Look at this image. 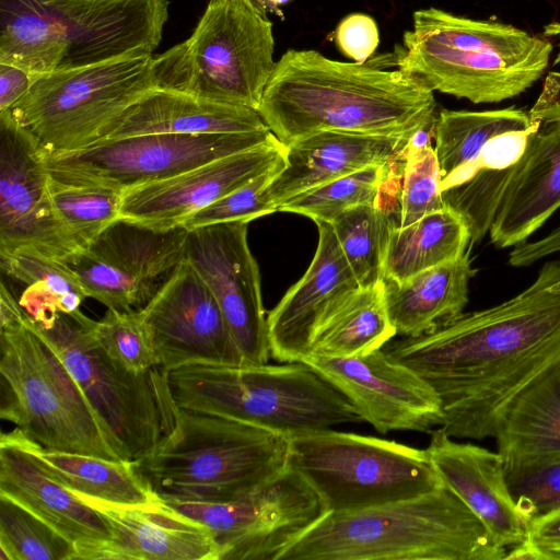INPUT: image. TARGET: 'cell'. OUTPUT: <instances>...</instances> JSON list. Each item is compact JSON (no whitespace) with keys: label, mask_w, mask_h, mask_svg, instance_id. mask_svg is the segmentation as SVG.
<instances>
[{"label":"cell","mask_w":560,"mask_h":560,"mask_svg":"<svg viewBox=\"0 0 560 560\" xmlns=\"http://www.w3.org/2000/svg\"><path fill=\"white\" fill-rule=\"evenodd\" d=\"M559 278L560 261H548L514 298L383 348L434 388L446 434L494 438L511 400L560 363V294L548 290Z\"/></svg>","instance_id":"obj_1"},{"label":"cell","mask_w":560,"mask_h":560,"mask_svg":"<svg viewBox=\"0 0 560 560\" xmlns=\"http://www.w3.org/2000/svg\"><path fill=\"white\" fill-rule=\"evenodd\" d=\"M433 91L401 70L332 60L289 49L277 61L258 113L283 143L318 131L397 137L410 141L434 127Z\"/></svg>","instance_id":"obj_2"},{"label":"cell","mask_w":560,"mask_h":560,"mask_svg":"<svg viewBox=\"0 0 560 560\" xmlns=\"http://www.w3.org/2000/svg\"><path fill=\"white\" fill-rule=\"evenodd\" d=\"M505 553L442 483L413 498L327 513L280 560H503Z\"/></svg>","instance_id":"obj_3"},{"label":"cell","mask_w":560,"mask_h":560,"mask_svg":"<svg viewBox=\"0 0 560 560\" xmlns=\"http://www.w3.org/2000/svg\"><path fill=\"white\" fill-rule=\"evenodd\" d=\"M552 49L549 40L509 24L427 8L413 12L395 65L433 92L500 103L541 78Z\"/></svg>","instance_id":"obj_4"},{"label":"cell","mask_w":560,"mask_h":560,"mask_svg":"<svg viewBox=\"0 0 560 560\" xmlns=\"http://www.w3.org/2000/svg\"><path fill=\"white\" fill-rule=\"evenodd\" d=\"M170 412V428L161 441L133 462L162 501L237 500L288 468L285 436L182 409L172 397Z\"/></svg>","instance_id":"obj_5"},{"label":"cell","mask_w":560,"mask_h":560,"mask_svg":"<svg viewBox=\"0 0 560 560\" xmlns=\"http://www.w3.org/2000/svg\"><path fill=\"white\" fill-rule=\"evenodd\" d=\"M166 383L182 409L285 438L363 421L351 401L304 362L191 364L166 372Z\"/></svg>","instance_id":"obj_6"},{"label":"cell","mask_w":560,"mask_h":560,"mask_svg":"<svg viewBox=\"0 0 560 560\" xmlns=\"http://www.w3.org/2000/svg\"><path fill=\"white\" fill-rule=\"evenodd\" d=\"M0 417L43 448L119 459L93 408L27 315L0 326Z\"/></svg>","instance_id":"obj_7"},{"label":"cell","mask_w":560,"mask_h":560,"mask_svg":"<svg viewBox=\"0 0 560 560\" xmlns=\"http://www.w3.org/2000/svg\"><path fill=\"white\" fill-rule=\"evenodd\" d=\"M272 23L248 0L209 2L192 34L153 57L158 89L258 109L275 70Z\"/></svg>","instance_id":"obj_8"},{"label":"cell","mask_w":560,"mask_h":560,"mask_svg":"<svg viewBox=\"0 0 560 560\" xmlns=\"http://www.w3.org/2000/svg\"><path fill=\"white\" fill-rule=\"evenodd\" d=\"M28 319L78 383L119 458L147 456L170 428L166 372L136 374L116 363L96 338L95 320L80 310Z\"/></svg>","instance_id":"obj_9"},{"label":"cell","mask_w":560,"mask_h":560,"mask_svg":"<svg viewBox=\"0 0 560 560\" xmlns=\"http://www.w3.org/2000/svg\"><path fill=\"white\" fill-rule=\"evenodd\" d=\"M288 467L311 486L327 513L413 498L443 483L427 448L331 429L288 438Z\"/></svg>","instance_id":"obj_10"},{"label":"cell","mask_w":560,"mask_h":560,"mask_svg":"<svg viewBox=\"0 0 560 560\" xmlns=\"http://www.w3.org/2000/svg\"><path fill=\"white\" fill-rule=\"evenodd\" d=\"M153 56H130L40 75L9 109L46 152L81 149L156 88Z\"/></svg>","instance_id":"obj_11"},{"label":"cell","mask_w":560,"mask_h":560,"mask_svg":"<svg viewBox=\"0 0 560 560\" xmlns=\"http://www.w3.org/2000/svg\"><path fill=\"white\" fill-rule=\"evenodd\" d=\"M270 130L226 135H140L63 152L44 151L59 182L118 191L159 182L266 142Z\"/></svg>","instance_id":"obj_12"},{"label":"cell","mask_w":560,"mask_h":560,"mask_svg":"<svg viewBox=\"0 0 560 560\" xmlns=\"http://www.w3.org/2000/svg\"><path fill=\"white\" fill-rule=\"evenodd\" d=\"M163 502L209 529L220 550L219 560H280L327 514L316 492L289 467L237 500Z\"/></svg>","instance_id":"obj_13"},{"label":"cell","mask_w":560,"mask_h":560,"mask_svg":"<svg viewBox=\"0 0 560 560\" xmlns=\"http://www.w3.org/2000/svg\"><path fill=\"white\" fill-rule=\"evenodd\" d=\"M188 230H158L117 219L86 248L60 260L80 280L88 298L109 310L144 307L184 258Z\"/></svg>","instance_id":"obj_14"},{"label":"cell","mask_w":560,"mask_h":560,"mask_svg":"<svg viewBox=\"0 0 560 560\" xmlns=\"http://www.w3.org/2000/svg\"><path fill=\"white\" fill-rule=\"evenodd\" d=\"M21 250L55 260L78 252L56 214L43 148L4 110L0 112V256Z\"/></svg>","instance_id":"obj_15"},{"label":"cell","mask_w":560,"mask_h":560,"mask_svg":"<svg viewBox=\"0 0 560 560\" xmlns=\"http://www.w3.org/2000/svg\"><path fill=\"white\" fill-rule=\"evenodd\" d=\"M247 229V222L237 221L190 230L184 259L215 298L245 363L266 364L271 357L267 317Z\"/></svg>","instance_id":"obj_16"},{"label":"cell","mask_w":560,"mask_h":560,"mask_svg":"<svg viewBox=\"0 0 560 560\" xmlns=\"http://www.w3.org/2000/svg\"><path fill=\"white\" fill-rule=\"evenodd\" d=\"M141 312L162 371L246 364L215 298L184 258Z\"/></svg>","instance_id":"obj_17"},{"label":"cell","mask_w":560,"mask_h":560,"mask_svg":"<svg viewBox=\"0 0 560 560\" xmlns=\"http://www.w3.org/2000/svg\"><path fill=\"white\" fill-rule=\"evenodd\" d=\"M302 362L340 390L363 421L380 433L431 432L442 420L434 388L384 349L345 358L307 357Z\"/></svg>","instance_id":"obj_18"},{"label":"cell","mask_w":560,"mask_h":560,"mask_svg":"<svg viewBox=\"0 0 560 560\" xmlns=\"http://www.w3.org/2000/svg\"><path fill=\"white\" fill-rule=\"evenodd\" d=\"M560 73H550L529 110L534 129L489 230L497 248L518 245L560 208Z\"/></svg>","instance_id":"obj_19"},{"label":"cell","mask_w":560,"mask_h":560,"mask_svg":"<svg viewBox=\"0 0 560 560\" xmlns=\"http://www.w3.org/2000/svg\"><path fill=\"white\" fill-rule=\"evenodd\" d=\"M287 145L273 133L254 148L122 192L119 218L167 230L258 175L285 165Z\"/></svg>","instance_id":"obj_20"},{"label":"cell","mask_w":560,"mask_h":560,"mask_svg":"<svg viewBox=\"0 0 560 560\" xmlns=\"http://www.w3.org/2000/svg\"><path fill=\"white\" fill-rule=\"evenodd\" d=\"M66 28L59 69L130 56H152L168 18V0H38Z\"/></svg>","instance_id":"obj_21"},{"label":"cell","mask_w":560,"mask_h":560,"mask_svg":"<svg viewBox=\"0 0 560 560\" xmlns=\"http://www.w3.org/2000/svg\"><path fill=\"white\" fill-rule=\"evenodd\" d=\"M0 495L49 524L77 550V560H100L113 541L106 520L57 480L35 456L18 429L0 440Z\"/></svg>","instance_id":"obj_22"},{"label":"cell","mask_w":560,"mask_h":560,"mask_svg":"<svg viewBox=\"0 0 560 560\" xmlns=\"http://www.w3.org/2000/svg\"><path fill=\"white\" fill-rule=\"evenodd\" d=\"M317 247L307 270L267 315L270 354L302 362L323 319L360 285L328 222H316Z\"/></svg>","instance_id":"obj_23"},{"label":"cell","mask_w":560,"mask_h":560,"mask_svg":"<svg viewBox=\"0 0 560 560\" xmlns=\"http://www.w3.org/2000/svg\"><path fill=\"white\" fill-rule=\"evenodd\" d=\"M427 452L438 475L508 550L528 537L529 521L509 489L504 460L498 452L456 442L440 428L430 432Z\"/></svg>","instance_id":"obj_24"},{"label":"cell","mask_w":560,"mask_h":560,"mask_svg":"<svg viewBox=\"0 0 560 560\" xmlns=\"http://www.w3.org/2000/svg\"><path fill=\"white\" fill-rule=\"evenodd\" d=\"M77 495L103 515L113 533L100 560H219L209 529L162 500L117 505Z\"/></svg>","instance_id":"obj_25"},{"label":"cell","mask_w":560,"mask_h":560,"mask_svg":"<svg viewBox=\"0 0 560 560\" xmlns=\"http://www.w3.org/2000/svg\"><path fill=\"white\" fill-rule=\"evenodd\" d=\"M408 141L387 136L318 131L287 144L285 165L265 189L278 211L287 200L370 165L390 164Z\"/></svg>","instance_id":"obj_26"},{"label":"cell","mask_w":560,"mask_h":560,"mask_svg":"<svg viewBox=\"0 0 560 560\" xmlns=\"http://www.w3.org/2000/svg\"><path fill=\"white\" fill-rule=\"evenodd\" d=\"M264 130L269 128L256 109L155 88L108 124L97 142L140 135H226Z\"/></svg>","instance_id":"obj_27"},{"label":"cell","mask_w":560,"mask_h":560,"mask_svg":"<svg viewBox=\"0 0 560 560\" xmlns=\"http://www.w3.org/2000/svg\"><path fill=\"white\" fill-rule=\"evenodd\" d=\"M532 118V116H530ZM534 121L526 129L491 138L472 162L442 182L444 206L456 211L470 232V245L489 233L499 205L520 167Z\"/></svg>","instance_id":"obj_28"},{"label":"cell","mask_w":560,"mask_h":560,"mask_svg":"<svg viewBox=\"0 0 560 560\" xmlns=\"http://www.w3.org/2000/svg\"><path fill=\"white\" fill-rule=\"evenodd\" d=\"M476 270L470 250L457 259L425 269L397 282L383 279L384 302L396 334L418 337L463 313L468 302V284Z\"/></svg>","instance_id":"obj_29"},{"label":"cell","mask_w":560,"mask_h":560,"mask_svg":"<svg viewBox=\"0 0 560 560\" xmlns=\"http://www.w3.org/2000/svg\"><path fill=\"white\" fill-rule=\"evenodd\" d=\"M494 438L504 468L560 452V363L511 400L500 416Z\"/></svg>","instance_id":"obj_30"},{"label":"cell","mask_w":560,"mask_h":560,"mask_svg":"<svg viewBox=\"0 0 560 560\" xmlns=\"http://www.w3.org/2000/svg\"><path fill=\"white\" fill-rule=\"evenodd\" d=\"M468 245V225L446 206L407 226L394 222L385 248L383 279L405 281L425 269L457 259Z\"/></svg>","instance_id":"obj_31"},{"label":"cell","mask_w":560,"mask_h":560,"mask_svg":"<svg viewBox=\"0 0 560 560\" xmlns=\"http://www.w3.org/2000/svg\"><path fill=\"white\" fill-rule=\"evenodd\" d=\"M28 445L45 468L75 494L117 505L161 502L133 462L50 451L31 440Z\"/></svg>","instance_id":"obj_32"},{"label":"cell","mask_w":560,"mask_h":560,"mask_svg":"<svg viewBox=\"0 0 560 560\" xmlns=\"http://www.w3.org/2000/svg\"><path fill=\"white\" fill-rule=\"evenodd\" d=\"M395 335L385 307L382 280L360 287L323 319L312 336L307 357L368 354L383 349Z\"/></svg>","instance_id":"obj_33"},{"label":"cell","mask_w":560,"mask_h":560,"mask_svg":"<svg viewBox=\"0 0 560 560\" xmlns=\"http://www.w3.org/2000/svg\"><path fill=\"white\" fill-rule=\"evenodd\" d=\"M68 51L63 25L38 0H0V63L43 75Z\"/></svg>","instance_id":"obj_34"},{"label":"cell","mask_w":560,"mask_h":560,"mask_svg":"<svg viewBox=\"0 0 560 560\" xmlns=\"http://www.w3.org/2000/svg\"><path fill=\"white\" fill-rule=\"evenodd\" d=\"M530 125L529 112L516 106L481 112L442 109L433 132L442 182L472 162L494 136Z\"/></svg>","instance_id":"obj_35"},{"label":"cell","mask_w":560,"mask_h":560,"mask_svg":"<svg viewBox=\"0 0 560 560\" xmlns=\"http://www.w3.org/2000/svg\"><path fill=\"white\" fill-rule=\"evenodd\" d=\"M0 261L4 272L26 285L19 303L33 322L75 312L88 298L78 277L60 260L21 250L0 256Z\"/></svg>","instance_id":"obj_36"},{"label":"cell","mask_w":560,"mask_h":560,"mask_svg":"<svg viewBox=\"0 0 560 560\" xmlns=\"http://www.w3.org/2000/svg\"><path fill=\"white\" fill-rule=\"evenodd\" d=\"M360 287L383 280L384 256L394 221L381 203L350 208L328 222Z\"/></svg>","instance_id":"obj_37"},{"label":"cell","mask_w":560,"mask_h":560,"mask_svg":"<svg viewBox=\"0 0 560 560\" xmlns=\"http://www.w3.org/2000/svg\"><path fill=\"white\" fill-rule=\"evenodd\" d=\"M49 190L56 214L78 250L86 248L119 219L121 191L66 184L50 175Z\"/></svg>","instance_id":"obj_38"},{"label":"cell","mask_w":560,"mask_h":560,"mask_svg":"<svg viewBox=\"0 0 560 560\" xmlns=\"http://www.w3.org/2000/svg\"><path fill=\"white\" fill-rule=\"evenodd\" d=\"M389 171L390 164L366 166L287 200L278 211L302 214L315 223L330 222L350 208L381 203Z\"/></svg>","instance_id":"obj_39"},{"label":"cell","mask_w":560,"mask_h":560,"mask_svg":"<svg viewBox=\"0 0 560 560\" xmlns=\"http://www.w3.org/2000/svg\"><path fill=\"white\" fill-rule=\"evenodd\" d=\"M0 560H77V550L49 524L0 495Z\"/></svg>","instance_id":"obj_40"},{"label":"cell","mask_w":560,"mask_h":560,"mask_svg":"<svg viewBox=\"0 0 560 560\" xmlns=\"http://www.w3.org/2000/svg\"><path fill=\"white\" fill-rule=\"evenodd\" d=\"M94 331L107 354L124 369L144 374L160 369L141 308L120 312L107 308Z\"/></svg>","instance_id":"obj_41"},{"label":"cell","mask_w":560,"mask_h":560,"mask_svg":"<svg viewBox=\"0 0 560 560\" xmlns=\"http://www.w3.org/2000/svg\"><path fill=\"white\" fill-rule=\"evenodd\" d=\"M405 167L400 191L399 226H407L423 215L442 209V174L431 142H408L402 151Z\"/></svg>","instance_id":"obj_42"},{"label":"cell","mask_w":560,"mask_h":560,"mask_svg":"<svg viewBox=\"0 0 560 560\" xmlns=\"http://www.w3.org/2000/svg\"><path fill=\"white\" fill-rule=\"evenodd\" d=\"M504 469L517 509L529 522L560 509V452Z\"/></svg>","instance_id":"obj_43"},{"label":"cell","mask_w":560,"mask_h":560,"mask_svg":"<svg viewBox=\"0 0 560 560\" xmlns=\"http://www.w3.org/2000/svg\"><path fill=\"white\" fill-rule=\"evenodd\" d=\"M283 167L258 175L211 205L189 215L183 221L182 225L190 231L219 223L237 221L249 223L252 220L277 212L265 198L264 191Z\"/></svg>","instance_id":"obj_44"},{"label":"cell","mask_w":560,"mask_h":560,"mask_svg":"<svg viewBox=\"0 0 560 560\" xmlns=\"http://www.w3.org/2000/svg\"><path fill=\"white\" fill-rule=\"evenodd\" d=\"M338 49L357 63H364L380 44V32L375 20L364 13L345 16L335 31Z\"/></svg>","instance_id":"obj_45"},{"label":"cell","mask_w":560,"mask_h":560,"mask_svg":"<svg viewBox=\"0 0 560 560\" xmlns=\"http://www.w3.org/2000/svg\"><path fill=\"white\" fill-rule=\"evenodd\" d=\"M526 541L539 560H560V509L532 520Z\"/></svg>","instance_id":"obj_46"},{"label":"cell","mask_w":560,"mask_h":560,"mask_svg":"<svg viewBox=\"0 0 560 560\" xmlns=\"http://www.w3.org/2000/svg\"><path fill=\"white\" fill-rule=\"evenodd\" d=\"M40 75L0 63V112L11 109Z\"/></svg>","instance_id":"obj_47"},{"label":"cell","mask_w":560,"mask_h":560,"mask_svg":"<svg viewBox=\"0 0 560 560\" xmlns=\"http://www.w3.org/2000/svg\"><path fill=\"white\" fill-rule=\"evenodd\" d=\"M290 0H261L267 12H277L278 7L288 3Z\"/></svg>","instance_id":"obj_48"},{"label":"cell","mask_w":560,"mask_h":560,"mask_svg":"<svg viewBox=\"0 0 560 560\" xmlns=\"http://www.w3.org/2000/svg\"><path fill=\"white\" fill-rule=\"evenodd\" d=\"M545 36H560V22H553L545 26Z\"/></svg>","instance_id":"obj_49"},{"label":"cell","mask_w":560,"mask_h":560,"mask_svg":"<svg viewBox=\"0 0 560 560\" xmlns=\"http://www.w3.org/2000/svg\"><path fill=\"white\" fill-rule=\"evenodd\" d=\"M218 0H209V2H214ZM261 14L267 15V10L261 2V0H248Z\"/></svg>","instance_id":"obj_50"},{"label":"cell","mask_w":560,"mask_h":560,"mask_svg":"<svg viewBox=\"0 0 560 560\" xmlns=\"http://www.w3.org/2000/svg\"><path fill=\"white\" fill-rule=\"evenodd\" d=\"M548 290L550 292H553V293H559L560 294V278L555 282L552 283L551 285L548 287Z\"/></svg>","instance_id":"obj_51"},{"label":"cell","mask_w":560,"mask_h":560,"mask_svg":"<svg viewBox=\"0 0 560 560\" xmlns=\"http://www.w3.org/2000/svg\"><path fill=\"white\" fill-rule=\"evenodd\" d=\"M553 65H555V66L560 65V51H559V52H558V55L556 56Z\"/></svg>","instance_id":"obj_52"}]
</instances>
